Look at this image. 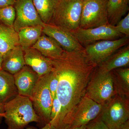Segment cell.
<instances>
[{
	"label": "cell",
	"mask_w": 129,
	"mask_h": 129,
	"mask_svg": "<svg viewBox=\"0 0 129 129\" xmlns=\"http://www.w3.org/2000/svg\"><path fill=\"white\" fill-rule=\"evenodd\" d=\"M50 59L58 80L56 97L61 105L58 129H69L75 110L85 95L98 65L89 59L84 50L65 51L59 58Z\"/></svg>",
	"instance_id": "obj_1"
},
{
	"label": "cell",
	"mask_w": 129,
	"mask_h": 129,
	"mask_svg": "<svg viewBox=\"0 0 129 129\" xmlns=\"http://www.w3.org/2000/svg\"><path fill=\"white\" fill-rule=\"evenodd\" d=\"M7 129H24L31 122L40 123L29 98L18 95L4 104Z\"/></svg>",
	"instance_id": "obj_2"
},
{
	"label": "cell",
	"mask_w": 129,
	"mask_h": 129,
	"mask_svg": "<svg viewBox=\"0 0 129 129\" xmlns=\"http://www.w3.org/2000/svg\"><path fill=\"white\" fill-rule=\"evenodd\" d=\"M83 0H60L49 24L74 32L79 28Z\"/></svg>",
	"instance_id": "obj_3"
},
{
	"label": "cell",
	"mask_w": 129,
	"mask_h": 129,
	"mask_svg": "<svg viewBox=\"0 0 129 129\" xmlns=\"http://www.w3.org/2000/svg\"><path fill=\"white\" fill-rule=\"evenodd\" d=\"M114 78L112 71L107 72L99 68L88 83L85 96L99 104L104 105L116 94Z\"/></svg>",
	"instance_id": "obj_4"
},
{
	"label": "cell",
	"mask_w": 129,
	"mask_h": 129,
	"mask_svg": "<svg viewBox=\"0 0 129 129\" xmlns=\"http://www.w3.org/2000/svg\"><path fill=\"white\" fill-rule=\"evenodd\" d=\"M118 93L104 104L99 117L109 129H118L129 120L128 102Z\"/></svg>",
	"instance_id": "obj_5"
},
{
	"label": "cell",
	"mask_w": 129,
	"mask_h": 129,
	"mask_svg": "<svg viewBox=\"0 0 129 129\" xmlns=\"http://www.w3.org/2000/svg\"><path fill=\"white\" fill-rule=\"evenodd\" d=\"M48 78L49 73L40 77L30 98L40 123L42 122L45 125L50 122L52 104V98L48 87Z\"/></svg>",
	"instance_id": "obj_6"
},
{
	"label": "cell",
	"mask_w": 129,
	"mask_h": 129,
	"mask_svg": "<svg viewBox=\"0 0 129 129\" xmlns=\"http://www.w3.org/2000/svg\"><path fill=\"white\" fill-rule=\"evenodd\" d=\"M107 1L83 0L79 28H92L108 24Z\"/></svg>",
	"instance_id": "obj_7"
},
{
	"label": "cell",
	"mask_w": 129,
	"mask_h": 129,
	"mask_svg": "<svg viewBox=\"0 0 129 129\" xmlns=\"http://www.w3.org/2000/svg\"><path fill=\"white\" fill-rule=\"evenodd\" d=\"M129 37L126 36L115 40L101 41L86 46L84 51L89 59L98 66L127 45Z\"/></svg>",
	"instance_id": "obj_8"
},
{
	"label": "cell",
	"mask_w": 129,
	"mask_h": 129,
	"mask_svg": "<svg viewBox=\"0 0 129 129\" xmlns=\"http://www.w3.org/2000/svg\"><path fill=\"white\" fill-rule=\"evenodd\" d=\"M16 18L13 27L18 32L23 28L36 25L44 26L32 0H16L14 6Z\"/></svg>",
	"instance_id": "obj_9"
},
{
	"label": "cell",
	"mask_w": 129,
	"mask_h": 129,
	"mask_svg": "<svg viewBox=\"0 0 129 129\" xmlns=\"http://www.w3.org/2000/svg\"><path fill=\"white\" fill-rule=\"evenodd\" d=\"M73 32L80 44L85 46L97 42L116 39L122 36L115 26L109 23L92 28H79Z\"/></svg>",
	"instance_id": "obj_10"
},
{
	"label": "cell",
	"mask_w": 129,
	"mask_h": 129,
	"mask_svg": "<svg viewBox=\"0 0 129 129\" xmlns=\"http://www.w3.org/2000/svg\"><path fill=\"white\" fill-rule=\"evenodd\" d=\"M104 105L98 103L85 95L76 106L69 129L88 124L99 116Z\"/></svg>",
	"instance_id": "obj_11"
},
{
	"label": "cell",
	"mask_w": 129,
	"mask_h": 129,
	"mask_svg": "<svg viewBox=\"0 0 129 129\" xmlns=\"http://www.w3.org/2000/svg\"><path fill=\"white\" fill-rule=\"evenodd\" d=\"M42 32L55 40L65 51L84 50L73 32L53 25L45 24Z\"/></svg>",
	"instance_id": "obj_12"
},
{
	"label": "cell",
	"mask_w": 129,
	"mask_h": 129,
	"mask_svg": "<svg viewBox=\"0 0 129 129\" xmlns=\"http://www.w3.org/2000/svg\"><path fill=\"white\" fill-rule=\"evenodd\" d=\"M25 64L30 67L39 77L44 76L52 71L50 59L42 55L36 49L30 47L24 50Z\"/></svg>",
	"instance_id": "obj_13"
},
{
	"label": "cell",
	"mask_w": 129,
	"mask_h": 129,
	"mask_svg": "<svg viewBox=\"0 0 129 129\" xmlns=\"http://www.w3.org/2000/svg\"><path fill=\"white\" fill-rule=\"evenodd\" d=\"M18 94L30 98L40 77L30 68L25 65L13 75Z\"/></svg>",
	"instance_id": "obj_14"
},
{
	"label": "cell",
	"mask_w": 129,
	"mask_h": 129,
	"mask_svg": "<svg viewBox=\"0 0 129 129\" xmlns=\"http://www.w3.org/2000/svg\"><path fill=\"white\" fill-rule=\"evenodd\" d=\"M25 65L24 50L18 45L3 56L2 69L14 75Z\"/></svg>",
	"instance_id": "obj_15"
},
{
	"label": "cell",
	"mask_w": 129,
	"mask_h": 129,
	"mask_svg": "<svg viewBox=\"0 0 129 129\" xmlns=\"http://www.w3.org/2000/svg\"><path fill=\"white\" fill-rule=\"evenodd\" d=\"M32 47L50 59L59 58L65 52L55 40L43 33Z\"/></svg>",
	"instance_id": "obj_16"
},
{
	"label": "cell",
	"mask_w": 129,
	"mask_h": 129,
	"mask_svg": "<svg viewBox=\"0 0 129 129\" xmlns=\"http://www.w3.org/2000/svg\"><path fill=\"white\" fill-rule=\"evenodd\" d=\"M18 95L13 75L0 70V102L5 104Z\"/></svg>",
	"instance_id": "obj_17"
},
{
	"label": "cell",
	"mask_w": 129,
	"mask_h": 129,
	"mask_svg": "<svg viewBox=\"0 0 129 129\" xmlns=\"http://www.w3.org/2000/svg\"><path fill=\"white\" fill-rule=\"evenodd\" d=\"M18 45V34L13 27L8 26L0 22V53L3 56Z\"/></svg>",
	"instance_id": "obj_18"
},
{
	"label": "cell",
	"mask_w": 129,
	"mask_h": 129,
	"mask_svg": "<svg viewBox=\"0 0 129 129\" xmlns=\"http://www.w3.org/2000/svg\"><path fill=\"white\" fill-rule=\"evenodd\" d=\"M129 64V46L124 47L115 52L106 61L99 64V68L110 72Z\"/></svg>",
	"instance_id": "obj_19"
},
{
	"label": "cell",
	"mask_w": 129,
	"mask_h": 129,
	"mask_svg": "<svg viewBox=\"0 0 129 129\" xmlns=\"http://www.w3.org/2000/svg\"><path fill=\"white\" fill-rule=\"evenodd\" d=\"M129 0H108L107 3L108 23L116 25L129 11Z\"/></svg>",
	"instance_id": "obj_20"
},
{
	"label": "cell",
	"mask_w": 129,
	"mask_h": 129,
	"mask_svg": "<svg viewBox=\"0 0 129 129\" xmlns=\"http://www.w3.org/2000/svg\"><path fill=\"white\" fill-rule=\"evenodd\" d=\"M42 25L23 28L18 32L19 45L23 50L32 46L37 42L43 32Z\"/></svg>",
	"instance_id": "obj_21"
},
{
	"label": "cell",
	"mask_w": 129,
	"mask_h": 129,
	"mask_svg": "<svg viewBox=\"0 0 129 129\" xmlns=\"http://www.w3.org/2000/svg\"><path fill=\"white\" fill-rule=\"evenodd\" d=\"M60 0H32L42 21L49 24Z\"/></svg>",
	"instance_id": "obj_22"
},
{
	"label": "cell",
	"mask_w": 129,
	"mask_h": 129,
	"mask_svg": "<svg viewBox=\"0 0 129 129\" xmlns=\"http://www.w3.org/2000/svg\"><path fill=\"white\" fill-rule=\"evenodd\" d=\"M16 16L14 6L0 8V22L5 25L13 27Z\"/></svg>",
	"instance_id": "obj_23"
},
{
	"label": "cell",
	"mask_w": 129,
	"mask_h": 129,
	"mask_svg": "<svg viewBox=\"0 0 129 129\" xmlns=\"http://www.w3.org/2000/svg\"><path fill=\"white\" fill-rule=\"evenodd\" d=\"M61 110V105L56 96L52 100V107L49 123L54 129H58V120Z\"/></svg>",
	"instance_id": "obj_24"
},
{
	"label": "cell",
	"mask_w": 129,
	"mask_h": 129,
	"mask_svg": "<svg viewBox=\"0 0 129 129\" xmlns=\"http://www.w3.org/2000/svg\"><path fill=\"white\" fill-rule=\"evenodd\" d=\"M115 28L118 32L125 36H129V14L120 19L118 23L115 25Z\"/></svg>",
	"instance_id": "obj_25"
},
{
	"label": "cell",
	"mask_w": 129,
	"mask_h": 129,
	"mask_svg": "<svg viewBox=\"0 0 129 129\" xmlns=\"http://www.w3.org/2000/svg\"><path fill=\"white\" fill-rule=\"evenodd\" d=\"M58 80L57 77L53 72L49 73L48 85L52 100L56 96Z\"/></svg>",
	"instance_id": "obj_26"
},
{
	"label": "cell",
	"mask_w": 129,
	"mask_h": 129,
	"mask_svg": "<svg viewBox=\"0 0 129 129\" xmlns=\"http://www.w3.org/2000/svg\"><path fill=\"white\" fill-rule=\"evenodd\" d=\"M86 125V129H109L98 116Z\"/></svg>",
	"instance_id": "obj_27"
},
{
	"label": "cell",
	"mask_w": 129,
	"mask_h": 129,
	"mask_svg": "<svg viewBox=\"0 0 129 129\" xmlns=\"http://www.w3.org/2000/svg\"><path fill=\"white\" fill-rule=\"evenodd\" d=\"M118 74L121 80L125 85L126 89L129 91V69H119L115 70Z\"/></svg>",
	"instance_id": "obj_28"
},
{
	"label": "cell",
	"mask_w": 129,
	"mask_h": 129,
	"mask_svg": "<svg viewBox=\"0 0 129 129\" xmlns=\"http://www.w3.org/2000/svg\"><path fill=\"white\" fill-rule=\"evenodd\" d=\"M15 2L16 0H0V8L14 6Z\"/></svg>",
	"instance_id": "obj_29"
},
{
	"label": "cell",
	"mask_w": 129,
	"mask_h": 129,
	"mask_svg": "<svg viewBox=\"0 0 129 129\" xmlns=\"http://www.w3.org/2000/svg\"><path fill=\"white\" fill-rule=\"evenodd\" d=\"M5 113L4 109V104L0 102V123L3 118L5 117Z\"/></svg>",
	"instance_id": "obj_30"
},
{
	"label": "cell",
	"mask_w": 129,
	"mask_h": 129,
	"mask_svg": "<svg viewBox=\"0 0 129 129\" xmlns=\"http://www.w3.org/2000/svg\"><path fill=\"white\" fill-rule=\"evenodd\" d=\"M118 129H129V121L127 120L121 125Z\"/></svg>",
	"instance_id": "obj_31"
},
{
	"label": "cell",
	"mask_w": 129,
	"mask_h": 129,
	"mask_svg": "<svg viewBox=\"0 0 129 129\" xmlns=\"http://www.w3.org/2000/svg\"><path fill=\"white\" fill-rule=\"evenodd\" d=\"M27 129H33L30 128H28ZM40 129H54L51 127L50 124V123L47 124L45 125Z\"/></svg>",
	"instance_id": "obj_32"
},
{
	"label": "cell",
	"mask_w": 129,
	"mask_h": 129,
	"mask_svg": "<svg viewBox=\"0 0 129 129\" xmlns=\"http://www.w3.org/2000/svg\"><path fill=\"white\" fill-rule=\"evenodd\" d=\"M69 129H86V125H81L79 127H73L70 128Z\"/></svg>",
	"instance_id": "obj_33"
},
{
	"label": "cell",
	"mask_w": 129,
	"mask_h": 129,
	"mask_svg": "<svg viewBox=\"0 0 129 129\" xmlns=\"http://www.w3.org/2000/svg\"><path fill=\"white\" fill-rule=\"evenodd\" d=\"M3 60V56L1 53H0V70L2 69V64Z\"/></svg>",
	"instance_id": "obj_34"
},
{
	"label": "cell",
	"mask_w": 129,
	"mask_h": 129,
	"mask_svg": "<svg viewBox=\"0 0 129 129\" xmlns=\"http://www.w3.org/2000/svg\"><path fill=\"white\" fill-rule=\"evenodd\" d=\"M106 1H108V0H106Z\"/></svg>",
	"instance_id": "obj_35"
}]
</instances>
